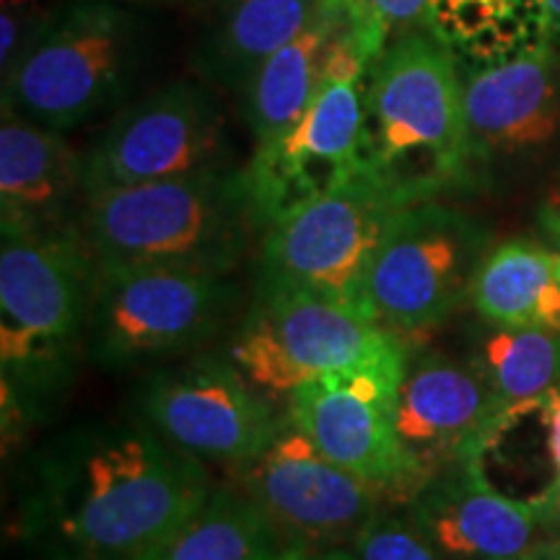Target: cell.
<instances>
[{
  "label": "cell",
  "instance_id": "obj_1",
  "mask_svg": "<svg viewBox=\"0 0 560 560\" xmlns=\"http://www.w3.org/2000/svg\"><path fill=\"white\" fill-rule=\"evenodd\" d=\"M213 488L143 418L89 420L30 454L19 529L45 560H143Z\"/></svg>",
  "mask_w": 560,
  "mask_h": 560
},
{
  "label": "cell",
  "instance_id": "obj_2",
  "mask_svg": "<svg viewBox=\"0 0 560 560\" xmlns=\"http://www.w3.org/2000/svg\"><path fill=\"white\" fill-rule=\"evenodd\" d=\"M361 166L402 208L480 182L467 138L459 62L431 30L395 42L369 68Z\"/></svg>",
  "mask_w": 560,
  "mask_h": 560
},
{
  "label": "cell",
  "instance_id": "obj_3",
  "mask_svg": "<svg viewBox=\"0 0 560 560\" xmlns=\"http://www.w3.org/2000/svg\"><path fill=\"white\" fill-rule=\"evenodd\" d=\"M96 257L79 223L50 234L0 231L3 416H37L89 353Z\"/></svg>",
  "mask_w": 560,
  "mask_h": 560
},
{
  "label": "cell",
  "instance_id": "obj_4",
  "mask_svg": "<svg viewBox=\"0 0 560 560\" xmlns=\"http://www.w3.org/2000/svg\"><path fill=\"white\" fill-rule=\"evenodd\" d=\"M79 226L100 265L236 272L260 231L242 170L89 195Z\"/></svg>",
  "mask_w": 560,
  "mask_h": 560
},
{
  "label": "cell",
  "instance_id": "obj_5",
  "mask_svg": "<svg viewBox=\"0 0 560 560\" xmlns=\"http://www.w3.org/2000/svg\"><path fill=\"white\" fill-rule=\"evenodd\" d=\"M151 47L140 9L73 0L3 73V109L68 136L128 96Z\"/></svg>",
  "mask_w": 560,
  "mask_h": 560
},
{
  "label": "cell",
  "instance_id": "obj_6",
  "mask_svg": "<svg viewBox=\"0 0 560 560\" xmlns=\"http://www.w3.org/2000/svg\"><path fill=\"white\" fill-rule=\"evenodd\" d=\"M236 272L177 265H100L89 355L109 371L149 366L200 350L236 314Z\"/></svg>",
  "mask_w": 560,
  "mask_h": 560
},
{
  "label": "cell",
  "instance_id": "obj_7",
  "mask_svg": "<svg viewBox=\"0 0 560 560\" xmlns=\"http://www.w3.org/2000/svg\"><path fill=\"white\" fill-rule=\"evenodd\" d=\"M408 342L353 306L304 291H255L226 355L272 402L335 371L408 359Z\"/></svg>",
  "mask_w": 560,
  "mask_h": 560
},
{
  "label": "cell",
  "instance_id": "obj_8",
  "mask_svg": "<svg viewBox=\"0 0 560 560\" xmlns=\"http://www.w3.org/2000/svg\"><path fill=\"white\" fill-rule=\"evenodd\" d=\"M400 210L361 172L262 231L255 291H304L366 314L371 265Z\"/></svg>",
  "mask_w": 560,
  "mask_h": 560
},
{
  "label": "cell",
  "instance_id": "obj_9",
  "mask_svg": "<svg viewBox=\"0 0 560 560\" xmlns=\"http://www.w3.org/2000/svg\"><path fill=\"white\" fill-rule=\"evenodd\" d=\"M486 255L488 231L470 215L439 200L402 208L371 265L366 314L400 340H416L470 299Z\"/></svg>",
  "mask_w": 560,
  "mask_h": 560
},
{
  "label": "cell",
  "instance_id": "obj_10",
  "mask_svg": "<svg viewBox=\"0 0 560 560\" xmlns=\"http://www.w3.org/2000/svg\"><path fill=\"white\" fill-rule=\"evenodd\" d=\"M229 120L215 86L179 79L128 104L83 149L86 198L145 182L226 172Z\"/></svg>",
  "mask_w": 560,
  "mask_h": 560
},
{
  "label": "cell",
  "instance_id": "obj_11",
  "mask_svg": "<svg viewBox=\"0 0 560 560\" xmlns=\"http://www.w3.org/2000/svg\"><path fill=\"white\" fill-rule=\"evenodd\" d=\"M136 408L177 450L231 475L260 457L285 420L229 355L215 353L151 371L136 392Z\"/></svg>",
  "mask_w": 560,
  "mask_h": 560
},
{
  "label": "cell",
  "instance_id": "obj_12",
  "mask_svg": "<svg viewBox=\"0 0 560 560\" xmlns=\"http://www.w3.org/2000/svg\"><path fill=\"white\" fill-rule=\"evenodd\" d=\"M405 361L317 376L293 389L283 405L285 418L325 457L380 490L389 506H405L420 490L397 433Z\"/></svg>",
  "mask_w": 560,
  "mask_h": 560
},
{
  "label": "cell",
  "instance_id": "obj_13",
  "mask_svg": "<svg viewBox=\"0 0 560 560\" xmlns=\"http://www.w3.org/2000/svg\"><path fill=\"white\" fill-rule=\"evenodd\" d=\"M234 478L278 532L283 548L342 550L376 511L389 506L380 490L325 457L289 418L268 450Z\"/></svg>",
  "mask_w": 560,
  "mask_h": 560
},
{
  "label": "cell",
  "instance_id": "obj_14",
  "mask_svg": "<svg viewBox=\"0 0 560 560\" xmlns=\"http://www.w3.org/2000/svg\"><path fill=\"white\" fill-rule=\"evenodd\" d=\"M363 83L366 79H325L289 132L255 145L242 172L262 231L363 172Z\"/></svg>",
  "mask_w": 560,
  "mask_h": 560
},
{
  "label": "cell",
  "instance_id": "obj_15",
  "mask_svg": "<svg viewBox=\"0 0 560 560\" xmlns=\"http://www.w3.org/2000/svg\"><path fill=\"white\" fill-rule=\"evenodd\" d=\"M405 511L444 560H524L560 535V522L499 493L470 462L433 475Z\"/></svg>",
  "mask_w": 560,
  "mask_h": 560
},
{
  "label": "cell",
  "instance_id": "obj_16",
  "mask_svg": "<svg viewBox=\"0 0 560 560\" xmlns=\"http://www.w3.org/2000/svg\"><path fill=\"white\" fill-rule=\"evenodd\" d=\"M560 52L545 45L490 66L459 68L467 138L478 177L490 164L529 156L560 132Z\"/></svg>",
  "mask_w": 560,
  "mask_h": 560
},
{
  "label": "cell",
  "instance_id": "obj_17",
  "mask_svg": "<svg viewBox=\"0 0 560 560\" xmlns=\"http://www.w3.org/2000/svg\"><path fill=\"white\" fill-rule=\"evenodd\" d=\"M499 410L470 363L433 350L408 353L397 395V433L420 486L470 457Z\"/></svg>",
  "mask_w": 560,
  "mask_h": 560
},
{
  "label": "cell",
  "instance_id": "obj_18",
  "mask_svg": "<svg viewBox=\"0 0 560 560\" xmlns=\"http://www.w3.org/2000/svg\"><path fill=\"white\" fill-rule=\"evenodd\" d=\"M86 202L83 151L66 132L3 109L0 122V231L50 234L75 226Z\"/></svg>",
  "mask_w": 560,
  "mask_h": 560
},
{
  "label": "cell",
  "instance_id": "obj_19",
  "mask_svg": "<svg viewBox=\"0 0 560 560\" xmlns=\"http://www.w3.org/2000/svg\"><path fill=\"white\" fill-rule=\"evenodd\" d=\"M192 66L210 86L240 94L270 55L317 19L322 0H208Z\"/></svg>",
  "mask_w": 560,
  "mask_h": 560
},
{
  "label": "cell",
  "instance_id": "obj_20",
  "mask_svg": "<svg viewBox=\"0 0 560 560\" xmlns=\"http://www.w3.org/2000/svg\"><path fill=\"white\" fill-rule=\"evenodd\" d=\"M346 16V11L322 5L317 19L296 39L270 55L244 83L236 96L255 145L270 143L289 132L312 107L325 83L327 50Z\"/></svg>",
  "mask_w": 560,
  "mask_h": 560
},
{
  "label": "cell",
  "instance_id": "obj_21",
  "mask_svg": "<svg viewBox=\"0 0 560 560\" xmlns=\"http://www.w3.org/2000/svg\"><path fill=\"white\" fill-rule=\"evenodd\" d=\"M470 304L493 327L560 332L556 252L532 240H511L488 249L475 272Z\"/></svg>",
  "mask_w": 560,
  "mask_h": 560
},
{
  "label": "cell",
  "instance_id": "obj_22",
  "mask_svg": "<svg viewBox=\"0 0 560 560\" xmlns=\"http://www.w3.org/2000/svg\"><path fill=\"white\" fill-rule=\"evenodd\" d=\"M431 32L459 68L490 66L545 45V0H433Z\"/></svg>",
  "mask_w": 560,
  "mask_h": 560
},
{
  "label": "cell",
  "instance_id": "obj_23",
  "mask_svg": "<svg viewBox=\"0 0 560 560\" xmlns=\"http://www.w3.org/2000/svg\"><path fill=\"white\" fill-rule=\"evenodd\" d=\"M280 548L278 532L247 493L236 486H213L143 560H268Z\"/></svg>",
  "mask_w": 560,
  "mask_h": 560
},
{
  "label": "cell",
  "instance_id": "obj_24",
  "mask_svg": "<svg viewBox=\"0 0 560 560\" xmlns=\"http://www.w3.org/2000/svg\"><path fill=\"white\" fill-rule=\"evenodd\" d=\"M470 366L493 392L499 408L535 400L560 384V332L490 325Z\"/></svg>",
  "mask_w": 560,
  "mask_h": 560
},
{
  "label": "cell",
  "instance_id": "obj_25",
  "mask_svg": "<svg viewBox=\"0 0 560 560\" xmlns=\"http://www.w3.org/2000/svg\"><path fill=\"white\" fill-rule=\"evenodd\" d=\"M433 0H355L348 11L350 30L366 66L410 34L431 30Z\"/></svg>",
  "mask_w": 560,
  "mask_h": 560
},
{
  "label": "cell",
  "instance_id": "obj_26",
  "mask_svg": "<svg viewBox=\"0 0 560 560\" xmlns=\"http://www.w3.org/2000/svg\"><path fill=\"white\" fill-rule=\"evenodd\" d=\"M355 560H444L408 511L380 509L350 545Z\"/></svg>",
  "mask_w": 560,
  "mask_h": 560
},
{
  "label": "cell",
  "instance_id": "obj_27",
  "mask_svg": "<svg viewBox=\"0 0 560 560\" xmlns=\"http://www.w3.org/2000/svg\"><path fill=\"white\" fill-rule=\"evenodd\" d=\"M73 0H0V11L21 13L37 21H52L55 13L66 9Z\"/></svg>",
  "mask_w": 560,
  "mask_h": 560
},
{
  "label": "cell",
  "instance_id": "obj_28",
  "mask_svg": "<svg viewBox=\"0 0 560 560\" xmlns=\"http://www.w3.org/2000/svg\"><path fill=\"white\" fill-rule=\"evenodd\" d=\"M268 560H355L350 550H312V548H280Z\"/></svg>",
  "mask_w": 560,
  "mask_h": 560
},
{
  "label": "cell",
  "instance_id": "obj_29",
  "mask_svg": "<svg viewBox=\"0 0 560 560\" xmlns=\"http://www.w3.org/2000/svg\"><path fill=\"white\" fill-rule=\"evenodd\" d=\"M540 223L552 240L560 242V187L548 195V200L540 208Z\"/></svg>",
  "mask_w": 560,
  "mask_h": 560
},
{
  "label": "cell",
  "instance_id": "obj_30",
  "mask_svg": "<svg viewBox=\"0 0 560 560\" xmlns=\"http://www.w3.org/2000/svg\"><path fill=\"white\" fill-rule=\"evenodd\" d=\"M117 3L145 11V9H198V5H208V0H117Z\"/></svg>",
  "mask_w": 560,
  "mask_h": 560
},
{
  "label": "cell",
  "instance_id": "obj_31",
  "mask_svg": "<svg viewBox=\"0 0 560 560\" xmlns=\"http://www.w3.org/2000/svg\"><path fill=\"white\" fill-rule=\"evenodd\" d=\"M545 39L560 52V0H545Z\"/></svg>",
  "mask_w": 560,
  "mask_h": 560
},
{
  "label": "cell",
  "instance_id": "obj_32",
  "mask_svg": "<svg viewBox=\"0 0 560 560\" xmlns=\"http://www.w3.org/2000/svg\"><path fill=\"white\" fill-rule=\"evenodd\" d=\"M524 560H560V535L552 537V540L542 542L535 552H529Z\"/></svg>",
  "mask_w": 560,
  "mask_h": 560
},
{
  "label": "cell",
  "instance_id": "obj_33",
  "mask_svg": "<svg viewBox=\"0 0 560 560\" xmlns=\"http://www.w3.org/2000/svg\"><path fill=\"white\" fill-rule=\"evenodd\" d=\"M322 5L330 11H350L355 5V0H322Z\"/></svg>",
  "mask_w": 560,
  "mask_h": 560
},
{
  "label": "cell",
  "instance_id": "obj_34",
  "mask_svg": "<svg viewBox=\"0 0 560 560\" xmlns=\"http://www.w3.org/2000/svg\"><path fill=\"white\" fill-rule=\"evenodd\" d=\"M556 265H558V278H560V247L556 249Z\"/></svg>",
  "mask_w": 560,
  "mask_h": 560
}]
</instances>
